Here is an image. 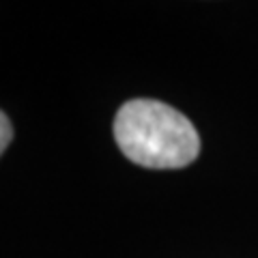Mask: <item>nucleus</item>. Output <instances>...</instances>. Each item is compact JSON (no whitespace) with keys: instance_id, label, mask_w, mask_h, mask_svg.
<instances>
[{"instance_id":"obj_1","label":"nucleus","mask_w":258,"mask_h":258,"mask_svg":"<svg viewBox=\"0 0 258 258\" xmlns=\"http://www.w3.org/2000/svg\"><path fill=\"white\" fill-rule=\"evenodd\" d=\"M114 140L129 161L153 170L185 168L200 153L191 120L157 99L123 103L114 118Z\"/></svg>"},{"instance_id":"obj_2","label":"nucleus","mask_w":258,"mask_h":258,"mask_svg":"<svg viewBox=\"0 0 258 258\" xmlns=\"http://www.w3.org/2000/svg\"><path fill=\"white\" fill-rule=\"evenodd\" d=\"M13 140V127H11V120L7 118L5 112H0V155L7 151V147L11 144Z\"/></svg>"}]
</instances>
